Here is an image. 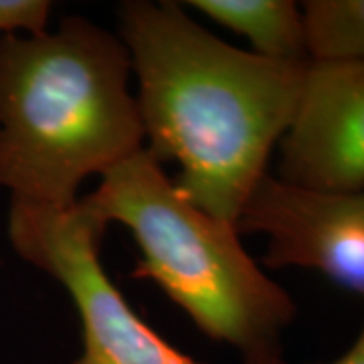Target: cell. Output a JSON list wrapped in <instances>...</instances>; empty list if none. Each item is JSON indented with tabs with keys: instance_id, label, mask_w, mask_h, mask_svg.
<instances>
[{
	"instance_id": "cell-1",
	"label": "cell",
	"mask_w": 364,
	"mask_h": 364,
	"mask_svg": "<svg viewBox=\"0 0 364 364\" xmlns=\"http://www.w3.org/2000/svg\"><path fill=\"white\" fill-rule=\"evenodd\" d=\"M122 43L138 77L148 152L178 164L176 188L237 227L289 128L310 61L243 51L193 21L182 4H122Z\"/></svg>"
},
{
	"instance_id": "cell-2",
	"label": "cell",
	"mask_w": 364,
	"mask_h": 364,
	"mask_svg": "<svg viewBox=\"0 0 364 364\" xmlns=\"http://www.w3.org/2000/svg\"><path fill=\"white\" fill-rule=\"evenodd\" d=\"M122 39L81 16L0 39V186L13 205L63 210L79 186L140 152Z\"/></svg>"
},
{
	"instance_id": "cell-3",
	"label": "cell",
	"mask_w": 364,
	"mask_h": 364,
	"mask_svg": "<svg viewBox=\"0 0 364 364\" xmlns=\"http://www.w3.org/2000/svg\"><path fill=\"white\" fill-rule=\"evenodd\" d=\"M77 205L102 227L130 231L142 251L132 275L154 282L208 338L231 344L243 363L284 358L294 298L249 257L237 227L193 205L146 148Z\"/></svg>"
},
{
	"instance_id": "cell-4",
	"label": "cell",
	"mask_w": 364,
	"mask_h": 364,
	"mask_svg": "<svg viewBox=\"0 0 364 364\" xmlns=\"http://www.w3.org/2000/svg\"><path fill=\"white\" fill-rule=\"evenodd\" d=\"M104 231L77 203L63 210L11 205L9 239L16 255L57 279L77 308L83 350L75 364H203L132 310L100 259Z\"/></svg>"
},
{
	"instance_id": "cell-5",
	"label": "cell",
	"mask_w": 364,
	"mask_h": 364,
	"mask_svg": "<svg viewBox=\"0 0 364 364\" xmlns=\"http://www.w3.org/2000/svg\"><path fill=\"white\" fill-rule=\"evenodd\" d=\"M277 148V178L332 195L364 193V63L310 61Z\"/></svg>"
},
{
	"instance_id": "cell-6",
	"label": "cell",
	"mask_w": 364,
	"mask_h": 364,
	"mask_svg": "<svg viewBox=\"0 0 364 364\" xmlns=\"http://www.w3.org/2000/svg\"><path fill=\"white\" fill-rule=\"evenodd\" d=\"M237 231L267 237V267L314 269L364 299V225L348 195L267 174L249 196Z\"/></svg>"
},
{
	"instance_id": "cell-7",
	"label": "cell",
	"mask_w": 364,
	"mask_h": 364,
	"mask_svg": "<svg viewBox=\"0 0 364 364\" xmlns=\"http://www.w3.org/2000/svg\"><path fill=\"white\" fill-rule=\"evenodd\" d=\"M186 6L245 37L255 55L310 61L301 6L291 0H193Z\"/></svg>"
},
{
	"instance_id": "cell-8",
	"label": "cell",
	"mask_w": 364,
	"mask_h": 364,
	"mask_svg": "<svg viewBox=\"0 0 364 364\" xmlns=\"http://www.w3.org/2000/svg\"><path fill=\"white\" fill-rule=\"evenodd\" d=\"M301 14L310 61L364 63V0H308Z\"/></svg>"
},
{
	"instance_id": "cell-9",
	"label": "cell",
	"mask_w": 364,
	"mask_h": 364,
	"mask_svg": "<svg viewBox=\"0 0 364 364\" xmlns=\"http://www.w3.org/2000/svg\"><path fill=\"white\" fill-rule=\"evenodd\" d=\"M47 0H0V35H41L51 16Z\"/></svg>"
},
{
	"instance_id": "cell-10",
	"label": "cell",
	"mask_w": 364,
	"mask_h": 364,
	"mask_svg": "<svg viewBox=\"0 0 364 364\" xmlns=\"http://www.w3.org/2000/svg\"><path fill=\"white\" fill-rule=\"evenodd\" d=\"M326 364H364V324L360 328L358 338L354 340V344H352L350 348L344 352L340 358Z\"/></svg>"
},
{
	"instance_id": "cell-11",
	"label": "cell",
	"mask_w": 364,
	"mask_h": 364,
	"mask_svg": "<svg viewBox=\"0 0 364 364\" xmlns=\"http://www.w3.org/2000/svg\"><path fill=\"white\" fill-rule=\"evenodd\" d=\"M350 196V205L354 208V213L358 215V219L363 221L364 225V193H358V195H348Z\"/></svg>"
}]
</instances>
